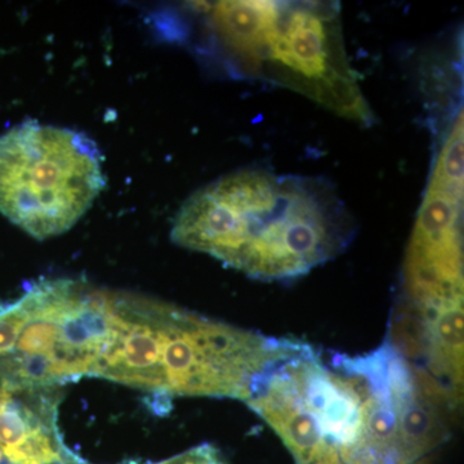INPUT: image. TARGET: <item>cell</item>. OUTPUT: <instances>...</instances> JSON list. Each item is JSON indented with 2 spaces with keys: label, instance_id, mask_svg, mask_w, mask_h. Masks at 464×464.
Returning a JSON list of instances; mask_svg holds the SVG:
<instances>
[{
  "label": "cell",
  "instance_id": "cell-5",
  "mask_svg": "<svg viewBox=\"0 0 464 464\" xmlns=\"http://www.w3.org/2000/svg\"><path fill=\"white\" fill-rule=\"evenodd\" d=\"M463 163L438 159L409 243L395 311L420 326L462 322Z\"/></svg>",
  "mask_w": 464,
  "mask_h": 464
},
{
  "label": "cell",
  "instance_id": "cell-3",
  "mask_svg": "<svg viewBox=\"0 0 464 464\" xmlns=\"http://www.w3.org/2000/svg\"><path fill=\"white\" fill-rule=\"evenodd\" d=\"M213 25L246 69L368 124L371 110L348 66L334 5L222 2Z\"/></svg>",
  "mask_w": 464,
  "mask_h": 464
},
{
  "label": "cell",
  "instance_id": "cell-6",
  "mask_svg": "<svg viewBox=\"0 0 464 464\" xmlns=\"http://www.w3.org/2000/svg\"><path fill=\"white\" fill-rule=\"evenodd\" d=\"M69 464H88V463L84 462V460L81 459V458H78V459H75L74 462H72ZM124 464H150V462H148V463L128 462V463H124Z\"/></svg>",
  "mask_w": 464,
  "mask_h": 464
},
{
  "label": "cell",
  "instance_id": "cell-1",
  "mask_svg": "<svg viewBox=\"0 0 464 464\" xmlns=\"http://www.w3.org/2000/svg\"><path fill=\"white\" fill-rule=\"evenodd\" d=\"M244 402L297 464H426L447 438L448 411L387 341L351 356L286 338Z\"/></svg>",
  "mask_w": 464,
  "mask_h": 464
},
{
  "label": "cell",
  "instance_id": "cell-4",
  "mask_svg": "<svg viewBox=\"0 0 464 464\" xmlns=\"http://www.w3.org/2000/svg\"><path fill=\"white\" fill-rule=\"evenodd\" d=\"M105 185L83 133L30 121L0 137V213L35 239L70 230Z\"/></svg>",
  "mask_w": 464,
  "mask_h": 464
},
{
  "label": "cell",
  "instance_id": "cell-2",
  "mask_svg": "<svg viewBox=\"0 0 464 464\" xmlns=\"http://www.w3.org/2000/svg\"><path fill=\"white\" fill-rule=\"evenodd\" d=\"M350 221L325 182L243 170L186 201L172 240L207 253L253 279L289 280L334 257Z\"/></svg>",
  "mask_w": 464,
  "mask_h": 464
}]
</instances>
